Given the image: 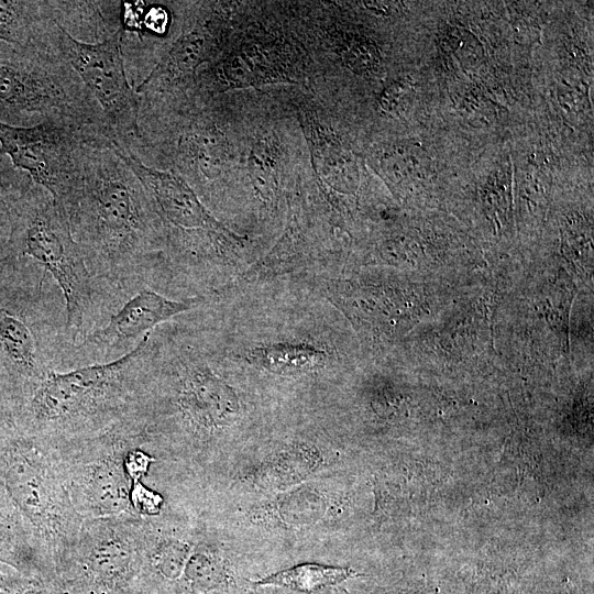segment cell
<instances>
[{
    "mask_svg": "<svg viewBox=\"0 0 594 594\" xmlns=\"http://www.w3.org/2000/svg\"><path fill=\"white\" fill-rule=\"evenodd\" d=\"M91 275L118 309L166 268L161 222L142 182L113 142L87 152L64 210Z\"/></svg>",
    "mask_w": 594,
    "mask_h": 594,
    "instance_id": "6da1fadb",
    "label": "cell"
},
{
    "mask_svg": "<svg viewBox=\"0 0 594 594\" xmlns=\"http://www.w3.org/2000/svg\"><path fill=\"white\" fill-rule=\"evenodd\" d=\"M152 334L114 360L50 371L0 425L51 440L87 438L110 429L134 411Z\"/></svg>",
    "mask_w": 594,
    "mask_h": 594,
    "instance_id": "7a4b0ae2",
    "label": "cell"
},
{
    "mask_svg": "<svg viewBox=\"0 0 594 594\" xmlns=\"http://www.w3.org/2000/svg\"><path fill=\"white\" fill-rule=\"evenodd\" d=\"M9 250L43 268L58 287L73 346L117 310L87 267L66 212L34 183L13 205Z\"/></svg>",
    "mask_w": 594,
    "mask_h": 594,
    "instance_id": "3957f363",
    "label": "cell"
},
{
    "mask_svg": "<svg viewBox=\"0 0 594 594\" xmlns=\"http://www.w3.org/2000/svg\"><path fill=\"white\" fill-rule=\"evenodd\" d=\"M0 484L47 563L63 566L85 518L72 503L50 442L0 425Z\"/></svg>",
    "mask_w": 594,
    "mask_h": 594,
    "instance_id": "277c9868",
    "label": "cell"
},
{
    "mask_svg": "<svg viewBox=\"0 0 594 594\" xmlns=\"http://www.w3.org/2000/svg\"><path fill=\"white\" fill-rule=\"evenodd\" d=\"M45 121L74 122L111 136L98 103L68 64L35 47L0 41V123Z\"/></svg>",
    "mask_w": 594,
    "mask_h": 594,
    "instance_id": "5b68a950",
    "label": "cell"
},
{
    "mask_svg": "<svg viewBox=\"0 0 594 594\" xmlns=\"http://www.w3.org/2000/svg\"><path fill=\"white\" fill-rule=\"evenodd\" d=\"M117 151L152 200L161 222L166 265L198 271L226 261L233 249L242 245L244 238L220 222L179 175L144 165L133 154Z\"/></svg>",
    "mask_w": 594,
    "mask_h": 594,
    "instance_id": "8992f818",
    "label": "cell"
},
{
    "mask_svg": "<svg viewBox=\"0 0 594 594\" xmlns=\"http://www.w3.org/2000/svg\"><path fill=\"white\" fill-rule=\"evenodd\" d=\"M45 440L54 450L72 503L80 516L133 514L132 483L123 463L129 448L140 441L139 428L131 418L91 437Z\"/></svg>",
    "mask_w": 594,
    "mask_h": 594,
    "instance_id": "52a82bcc",
    "label": "cell"
},
{
    "mask_svg": "<svg viewBox=\"0 0 594 594\" xmlns=\"http://www.w3.org/2000/svg\"><path fill=\"white\" fill-rule=\"evenodd\" d=\"M34 47L70 66L98 103L114 146L133 153L139 142L140 100L125 68L122 30L89 44L75 40L50 19Z\"/></svg>",
    "mask_w": 594,
    "mask_h": 594,
    "instance_id": "ba28073f",
    "label": "cell"
},
{
    "mask_svg": "<svg viewBox=\"0 0 594 594\" xmlns=\"http://www.w3.org/2000/svg\"><path fill=\"white\" fill-rule=\"evenodd\" d=\"M102 141L112 142L108 133L74 122L0 123L1 153L50 193L63 210L80 186L88 150Z\"/></svg>",
    "mask_w": 594,
    "mask_h": 594,
    "instance_id": "9c48e42d",
    "label": "cell"
},
{
    "mask_svg": "<svg viewBox=\"0 0 594 594\" xmlns=\"http://www.w3.org/2000/svg\"><path fill=\"white\" fill-rule=\"evenodd\" d=\"M143 565L142 518L131 513L85 518L62 568L86 584L84 594H103L127 584Z\"/></svg>",
    "mask_w": 594,
    "mask_h": 594,
    "instance_id": "30bf717a",
    "label": "cell"
},
{
    "mask_svg": "<svg viewBox=\"0 0 594 594\" xmlns=\"http://www.w3.org/2000/svg\"><path fill=\"white\" fill-rule=\"evenodd\" d=\"M204 304L200 296L174 299L152 287H143L73 346L69 369L114 360L164 322Z\"/></svg>",
    "mask_w": 594,
    "mask_h": 594,
    "instance_id": "8fae6325",
    "label": "cell"
},
{
    "mask_svg": "<svg viewBox=\"0 0 594 594\" xmlns=\"http://www.w3.org/2000/svg\"><path fill=\"white\" fill-rule=\"evenodd\" d=\"M183 8L180 32L134 88L139 97L187 95L199 69L211 62L219 51L220 33L216 10L200 3H183Z\"/></svg>",
    "mask_w": 594,
    "mask_h": 594,
    "instance_id": "7c38bea8",
    "label": "cell"
},
{
    "mask_svg": "<svg viewBox=\"0 0 594 594\" xmlns=\"http://www.w3.org/2000/svg\"><path fill=\"white\" fill-rule=\"evenodd\" d=\"M302 122L310 148L311 163L323 197L338 210L343 205L342 197L355 186L358 172L351 153L341 141L329 131L316 113L302 112Z\"/></svg>",
    "mask_w": 594,
    "mask_h": 594,
    "instance_id": "4fadbf2b",
    "label": "cell"
},
{
    "mask_svg": "<svg viewBox=\"0 0 594 594\" xmlns=\"http://www.w3.org/2000/svg\"><path fill=\"white\" fill-rule=\"evenodd\" d=\"M48 18L82 43H100L121 30L122 1L45 0Z\"/></svg>",
    "mask_w": 594,
    "mask_h": 594,
    "instance_id": "5bb4252c",
    "label": "cell"
},
{
    "mask_svg": "<svg viewBox=\"0 0 594 594\" xmlns=\"http://www.w3.org/2000/svg\"><path fill=\"white\" fill-rule=\"evenodd\" d=\"M0 562L24 574L41 572L47 565L29 524L1 484Z\"/></svg>",
    "mask_w": 594,
    "mask_h": 594,
    "instance_id": "9a60e30c",
    "label": "cell"
},
{
    "mask_svg": "<svg viewBox=\"0 0 594 594\" xmlns=\"http://www.w3.org/2000/svg\"><path fill=\"white\" fill-rule=\"evenodd\" d=\"M248 360L278 375H297L322 367L326 350L306 341H278L251 349Z\"/></svg>",
    "mask_w": 594,
    "mask_h": 594,
    "instance_id": "2e32d148",
    "label": "cell"
},
{
    "mask_svg": "<svg viewBox=\"0 0 594 594\" xmlns=\"http://www.w3.org/2000/svg\"><path fill=\"white\" fill-rule=\"evenodd\" d=\"M48 19L45 0H0V41L34 47Z\"/></svg>",
    "mask_w": 594,
    "mask_h": 594,
    "instance_id": "e0dca14e",
    "label": "cell"
},
{
    "mask_svg": "<svg viewBox=\"0 0 594 594\" xmlns=\"http://www.w3.org/2000/svg\"><path fill=\"white\" fill-rule=\"evenodd\" d=\"M355 575L356 573L348 568L305 563L268 575L256 583L285 586L300 592H314Z\"/></svg>",
    "mask_w": 594,
    "mask_h": 594,
    "instance_id": "ac0fdd59",
    "label": "cell"
},
{
    "mask_svg": "<svg viewBox=\"0 0 594 594\" xmlns=\"http://www.w3.org/2000/svg\"><path fill=\"white\" fill-rule=\"evenodd\" d=\"M249 168L256 194L267 204L276 202L279 189L280 155L273 138L265 136L253 145Z\"/></svg>",
    "mask_w": 594,
    "mask_h": 594,
    "instance_id": "d6986e66",
    "label": "cell"
},
{
    "mask_svg": "<svg viewBox=\"0 0 594 594\" xmlns=\"http://www.w3.org/2000/svg\"><path fill=\"white\" fill-rule=\"evenodd\" d=\"M32 184L30 176L15 168L0 151V254H10L12 208L15 200Z\"/></svg>",
    "mask_w": 594,
    "mask_h": 594,
    "instance_id": "ffe728a7",
    "label": "cell"
},
{
    "mask_svg": "<svg viewBox=\"0 0 594 594\" xmlns=\"http://www.w3.org/2000/svg\"><path fill=\"white\" fill-rule=\"evenodd\" d=\"M341 56L344 63L356 73H367L376 68L380 54L369 41L361 38L348 40L341 45Z\"/></svg>",
    "mask_w": 594,
    "mask_h": 594,
    "instance_id": "44dd1931",
    "label": "cell"
},
{
    "mask_svg": "<svg viewBox=\"0 0 594 594\" xmlns=\"http://www.w3.org/2000/svg\"><path fill=\"white\" fill-rule=\"evenodd\" d=\"M130 502L134 515L148 518L161 514L165 499L143 481H135L131 484Z\"/></svg>",
    "mask_w": 594,
    "mask_h": 594,
    "instance_id": "7402d4cb",
    "label": "cell"
},
{
    "mask_svg": "<svg viewBox=\"0 0 594 594\" xmlns=\"http://www.w3.org/2000/svg\"><path fill=\"white\" fill-rule=\"evenodd\" d=\"M23 574L0 562V594H36V582Z\"/></svg>",
    "mask_w": 594,
    "mask_h": 594,
    "instance_id": "603a6c76",
    "label": "cell"
}]
</instances>
